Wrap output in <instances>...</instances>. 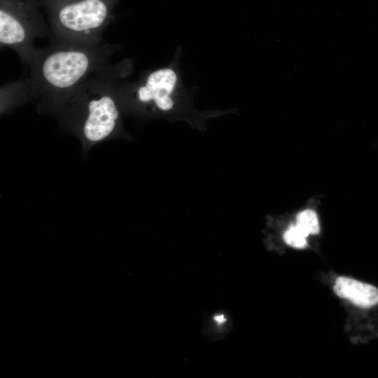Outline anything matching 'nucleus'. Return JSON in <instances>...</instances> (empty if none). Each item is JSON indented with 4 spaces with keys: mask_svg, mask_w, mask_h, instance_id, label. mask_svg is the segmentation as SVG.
<instances>
[{
    "mask_svg": "<svg viewBox=\"0 0 378 378\" xmlns=\"http://www.w3.org/2000/svg\"><path fill=\"white\" fill-rule=\"evenodd\" d=\"M296 225L308 236L318 234L320 232L318 217L315 211L306 209L299 211L295 217Z\"/></svg>",
    "mask_w": 378,
    "mask_h": 378,
    "instance_id": "obj_6",
    "label": "nucleus"
},
{
    "mask_svg": "<svg viewBox=\"0 0 378 378\" xmlns=\"http://www.w3.org/2000/svg\"><path fill=\"white\" fill-rule=\"evenodd\" d=\"M308 235L296 224L290 225L284 234L286 244L295 248H304L307 245Z\"/></svg>",
    "mask_w": 378,
    "mask_h": 378,
    "instance_id": "obj_7",
    "label": "nucleus"
},
{
    "mask_svg": "<svg viewBox=\"0 0 378 378\" xmlns=\"http://www.w3.org/2000/svg\"><path fill=\"white\" fill-rule=\"evenodd\" d=\"M335 293L354 304L369 307L378 303V290L374 286L344 276L338 277L333 288Z\"/></svg>",
    "mask_w": 378,
    "mask_h": 378,
    "instance_id": "obj_5",
    "label": "nucleus"
},
{
    "mask_svg": "<svg viewBox=\"0 0 378 378\" xmlns=\"http://www.w3.org/2000/svg\"><path fill=\"white\" fill-rule=\"evenodd\" d=\"M176 80V74L170 68L154 71L138 88L136 98L140 103L153 106L158 111H171L174 106L172 94Z\"/></svg>",
    "mask_w": 378,
    "mask_h": 378,
    "instance_id": "obj_4",
    "label": "nucleus"
},
{
    "mask_svg": "<svg viewBox=\"0 0 378 378\" xmlns=\"http://www.w3.org/2000/svg\"><path fill=\"white\" fill-rule=\"evenodd\" d=\"M93 57L79 48L59 49L48 54L41 62L39 76L48 88L65 91L76 86L89 73Z\"/></svg>",
    "mask_w": 378,
    "mask_h": 378,
    "instance_id": "obj_1",
    "label": "nucleus"
},
{
    "mask_svg": "<svg viewBox=\"0 0 378 378\" xmlns=\"http://www.w3.org/2000/svg\"><path fill=\"white\" fill-rule=\"evenodd\" d=\"M80 129L86 146H92L109 138L115 131L120 119L118 105L111 95L103 94L90 99Z\"/></svg>",
    "mask_w": 378,
    "mask_h": 378,
    "instance_id": "obj_3",
    "label": "nucleus"
},
{
    "mask_svg": "<svg viewBox=\"0 0 378 378\" xmlns=\"http://www.w3.org/2000/svg\"><path fill=\"white\" fill-rule=\"evenodd\" d=\"M108 15L102 0H80L64 6L57 15V24L62 34L70 36H92L98 33Z\"/></svg>",
    "mask_w": 378,
    "mask_h": 378,
    "instance_id": "obj_2",
    "label": "nucleus"
}]
</instances>
